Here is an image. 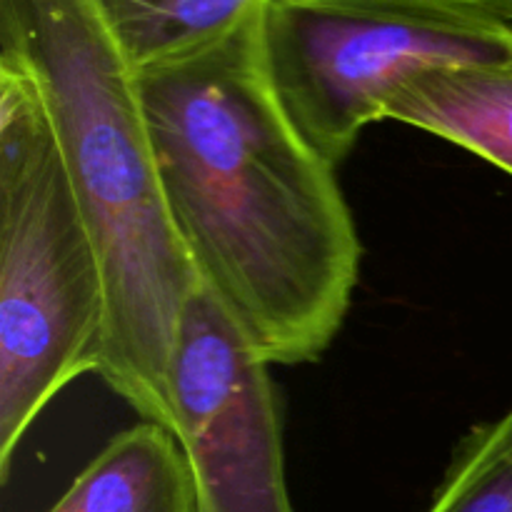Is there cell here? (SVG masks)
Here are the masks:
<instances>
[{
	"mask_svg": "<svg viewBox=\"0 0 512 512\" xmlns=\"http://www.w3.org/2000/svg\"><path fill=\"white\" fill-rule=\"evenodd\" d=\"M265 5L215 43L138 70V88L200 288L265 363L300 365L343 328L363 245L338 165L270 83Z\"/></svg>",
	"mask_w": 512,
	"mask_h": 512,
	"instance_id": "1",
	"label": "cell"
},
{
	"mask_svg": "<svg viewBox=\"0 0 512 512\" xmlns=\"http://www.w3.org/2000/svg\"><path fill=\"white\" fill-rule=\"evenodd\" d=\"M0 55L38 85L100 255L98 373L143 420L173 430L170 363L198 273L170 218L130 65L98 0H0Z\"/></svg>",
	"mask_w": 512,
	"mask_h": 512,
	"instance_id": "2",
	"label": "cell"
},
{
	"mask_svg": "<svg viewBox=\"0 0 512 512\" xmlns=\"http://www.w3.org/2000/svg\"><path fill=\"white\" fill-rule=\"evenodd\" d=\"M105 280L38 85L0 55V478L43 410L98 373Z\"/></svg>",
	"mask_w": 512,
	"mask_h": 512,
	"instance_id": "3",
	"label": "cell"
},
{
	"mask_svg": "<svg viewBox=\"0 0 512 512\" xmlns=\"http://www.w3.org/2000/svg\"><path fill=\"white\" fill-rule=\"evenodd\" d=\"M270 83L295 128L340 165L410 78L512 53V25L468 0H268Z\"/></svg>",
	"mask_w": 512,
	"mask_h": 512,
	"instance_id": "4",
	"label": "cell"
},
{
	"mask_svg": "<svg viewBox=\"0 0 512 512\" xmlns=\"http://www.w3.org/2000/svg\"><path fill=\"white\" fill-rule=\"evenodd\" d=\"M168 383L195 512H298L270 363L203 288L185 305Z\"/></svg>",
	"mask_w": 512,
	"mask_h": 512,
	"instance_id": "5",
	"label": "cell"
},
{
	"mask_svg": "<svg viewBox=\"0 0 512 512\" xmlns=\"http://www.w3.org/2000/svg\"><path fill=\"white\" fill-rule=\"evenodd\" d=\"M385 120L413 125L512 175V53L410 78Z\"/></svg>",
	"mask_w": 512,
	"mask_h": 512,
	"instance_id": "6",
	"label": "cell"
},
{
	"mask_svg": "<svg viewBox=\"0 0 512 512\" xmlns=\"http://www.w3.org/2000/svg\"><path fill=\"white\" fill-rule=\"evenodd\" d=\"M48 512H195V488L178 435L140 420L115 435Z\"/></svg>",
	"mask_w": 512,
	"mask_h": 512,
	"instance_id": "7",
	"label": "cell"
},
{
	"mask_svg": "<svg viewBox=\"0 0 512 512\" xmlns=\"http://www.w3.org/2000/svg\"><path fill=\"white\" fill-rule=\"evenodd\" d=\"M265 0H98L135 70L215 43Z\"/></svg>",
	"mask_w": 512,
	"mask_h": 512,
	"instance_id": "8",
	"label": "cell"
},
{
	"mask_svg": "<svg viewBox=\"0 0 512 512\" xmlns=\"http://www.w3.org/2000/svg\"><path fill=\"white\" fill-rule=\"evenodd\" d=\"M425 512H512V408L463 440Z\"/></svg>",
	"mask_w": 512,
	"mask_h": 512,
	"instance_id": "9",
	"label": "cell"
},
{
	"mask_svg": "<svg viewBox=\"0 0 512 512\" xmlns=\"http://www.w3.org/2000/svg\"><path fill=\"white\" fill-rule=\"evenodd\" d=\"M468 3L512 25V0H468Z\"/></svg>",
	"mask_w": 512,
	"mask_h": 512,
	"instance_id": "10",
	"label": "cell"
}]
</instances>
